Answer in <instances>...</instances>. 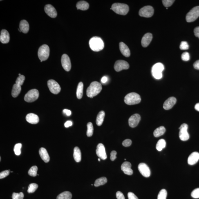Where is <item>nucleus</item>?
I'll return each instance as SVG.
<instances>
[{"mask_svg": "<svg viewBox=\"0 0 199 199\" xmlns=\"http://www.w3.org/2000/svg\"><path fill=\"white\" fill-rule=\"evenodd\" d=\"M83 89H84V84L82 82H80L78 84L77 88V99H80L82 97Z\"/></svg>", "mask_w": 199, "mask_h": 199, "instance_id": "obj_32", "label": "nucleus"}, {"mask_svg": "<svg viewBox=\"0 0 199 199\" xmlns=\"http://www.w3.org/2000/svg\"><path fill=\"white\" fill-rule=\"evenodd\" d=\"M108 80L107 77H106V76H104V77H103L102 78V79H101V82H102V83L105 84V83L107 82Z\"/></svg>", "mask_w": 199, "mask_h": 199, "instance_id": "obj_56", "label": "nucleus"}, {"mask_svg": "<svg viewBox=\"0 0 199 199\" xmlns=\"http://www.w3.org/2000/svg\"><path fill=\"white\" fill-rule=\"evenodd\" d=\"M105 115V113L103 111L100 112L97 116L96 122L98 126H101L103 124Z\"/></svg>", "mask_w": 199, "mask_h": 199, "instance_id": "obj_30", "label": "nucleus"}, {"mask_svg": "<svg viewBox=\"0 0 199 199\" xmlns=\"http://www.w3.org/2000/svg\"><path fill=\"white\" fill-rule=\"evenodd\" d=\"M194 35L196 37H198L199 39V26L196 27L194 29Z\"/></svg>", "mask_w": 199, "mask_h": 199, "instance_id": "obj_52", "label": "nucleus"}, {"mask_svg": "<svg viewBox=\"0 0 199 199\" xmlns=\"http://www.w3.org/2000/svg\"><path fill=\"white\" fill-rule=\"evenodd\" d=\"M193 66L195 69L199 70V60L195 61L193 64Z\"/></svg>", "mask_w": 199, "mask_h": 199, "instance_id": "obj_53", "label": "nucleus"}, {"mask_svg": "<svg viewBox=\"0 0 199 199\" xmlns=\"http://www.w3.org/2000/svg\"><path fill=\"white\" fill-rule=\"evenodd\" d=\"M124 102L129 105L139 104L141 102L140 95L136 93H128L124 98Z\"/></svg>", "mask_w": 199, "mask_h": 199, "instance_id": "obj_4", "label": "nucleus"}, {"mask_svg": "<svg viewBox=\"0 0 199 199\" xmlns=\"http://www.w3.org/2000/svg\"><path fill=\"white\" fill-rule=\"evenodd\" d=\"M48 88L52 93L57 95L61 91V88L58 83L54 80L51 79L48 81Z\"/></svg>", "mask_w": 199, "mask_h": 199, "instance_id": "obj_11", "label": "nucleus"}, {"mask_svg": "<svg viewBox=\"0 0 199 199\" xmlns=\"http://www.w3.org/2000/svg\"><path fill=\"white\" fill-rule=\"evenodd\" d=\"M73 124L72 122L70 121H68L65 123L64 126L66 128H68L69 126H71Z\"/></svg>", "mask_w": 199, "mask_h": 199, "instance_id": "obj_54", "label": "nucleus"}, {"mask_svg": "<svg viewBox=\"0 0 199 199\" xmlns=\"http://www.w3.org/2000/svg\"><path fill=\"white\" fill-rule=\"evenodd\" d=\"M21 91V86L17 84H14L13 87L12 95L13 97H16L18 96Z\"/></svg>", "mask_w": 199, "mask_h": 199, "instance_id": "obj_28", "label": "nucleus"}, {"mask_svg": "<svg viewBox=\"0 0 199 199\" xmlns=\"http://www.w3.org/2000/svg\"><path fill=\"white\" fill-rule=\"evenodd\" d=\"M19 76H21V74H20V73L19 74Z\"/></svg>", "mask_w": 199, "mask_h": 199, "instance_id": "obj_59", "label": "nucleus"}, {"mask_svg": "<svg viewBox=\"0 0 199 199\" xmlns=\"http://www.w3.org/2000/svg\"><path fill=\"white\" fill-rule=\"evenodd\" d=\"M119 50L123 55L126 57H129L130 56V51L129 48L124 43L120 42L119 44Z\"/></svg>", "mask_w": 199, "mask_h": 199, "instance_id": "obj_23", "label": "nucleus"}, {"mask_svg": "<svg viewBox=\"0 0 199 199\" xmlns=\"http://www.w3.org/2000/svg\"><path fill=\"white\" fill-rule=\"evenodd\" d=\"M19 29L23 33H28L29 30V25L26 20H23L21 21L19 24Z\"/></svg>", "mask_w": 199, "mask_h": 199, "instance_id": "obj_26", "label": "nucleus"}, {"mask_svg": "<svg viewBox=\"0 0 199 199\" xmlns=\"http://www.w3.org/2000/svg\"><path fill=\"white\" fill-rule=\"evenodd\" d=\"M107 180L106 177H102L97 179L95 181L94 186L95 187H99V186L104 185L107 183Z\"/></svg>", "mask_w": 199, "mask_h": 199, "instance_id": "obj_34", "label": "nucleus"}, {"mask_svg": "<svg viewBox=\"0 0 199 199\" xmlns=\"http://www.w3.org/2000/svg\"><path fill=\"white\" fill-rule=\"evenodd\" d=\"M141 118L140 115L139 114H135L132 115L130 118L128 122H129V126L132 128L136 127L137 125L139 123L141 120Z\"/></svg>", "mask_w": 199, "mask_h": 199, "instance_id": "obj_16", "label": "nucleus"}, {"mask_svg": "<svg viewBox=\"0 0 199 199\" xmlns=\"http://www.w3.org/2000/svg\"><path fill=\"white\" fill-rule=\"evenodd\" d=\"M9 34L6 30L3 29L1 31L0 36V41L3 44H7L10 41Z\"/></svg>", "mask_w": 199, "mask_h": 199, "instance_id": "obj_22", "label": "nucleus"}, {"mask_svg": "<svg viewBox=\"0 0 199 199\" xmlns=\"http://www.w3.org/2000/svg\"><path fill=\"white\" fill-rule=\"evenodd\" d=\"M128 199H139L134 193L132 192H129L128 193Z\"/></svg>", "mask_w": 199, "mask_h": 199, "instance_id": "obj_50", "label": "nucleus"}, {"mask_svg": "<svg viewBox=\"0 0 199 199\" xmlns=\"http://www.w3.org/2000/svg\"><path fill=\"white\" fill-rule=\"evenodd\" d=\"M167 196V191L165 189H162L159 193L157 199H166Z\"/></svg>", "mask_w": 199, "mask_h": 199, "instance_id": "obj_39", "label": "nucleus"}, {"mask_svg": "<svg viewBox=\"0 0 199 199\" xmlns=\"http://www.w3.org/2000/svg\"><path fill=\"white\" fill-rule=\"evenodd\" d=\"M164 69V66L162 63H157L152 68V73L154 77L157 79H160L162 77L163 71Z\"/></svg>", "mask_w": 199, "mask_h": 199, "instance_id": "obj_6", "label": "nucleus"}, {"mask_svg": "<svg viewBox=\"0 0 199 199\" xmlns=\"http://www.w3.org/2000/svg\"><path fill=\"white\" fill-rule=\"evenodd\" d=\"M117 152L116 151H113L111 152V156H110V159L112 161H114L117 158L116 155Z\"/></svg>", "mask_w": 199, "mask_h": 199, "instance_id": "obj_51", "label": "nucleus"}, {"mask_svg": "<svg viewBox=\"0 0 199 199\" xmlns=\"http://www.w3.org/2000/svg\"><path fill=\"white\" fill-rule=\"evenodd\" d=\"M73 157L76 162H79L81 160V152L80 149L78 147L74 148Z\"/></svg>", "mask_w": 199, "mask_h": 199, "instance_id": "obj_29", "label": "nucleus"}, {"mask_svg": "<svg viewBox=\"0 0 199 199\" xmlns=\"http://www.w3.org/2000/svg\"><path fill=\"white\" fill-rule=\"evenodd\" d=\"M131 164L130 162H125L121 166V169L126 175H131L133 174V170L131 169Z\"/></svg>", "mask_w": 199, "mask_h": 199, "instance_id": "obj_19", "label": "nucleus"}, {"mask_svg": "<svg viewBox=\"0 0 199 199\" xmlns=\"http://www.w3.org/2000/svg\"><path fill=\"white\" fill-rule=\"evenodd\" d=\"M63 112L65 114H66V115L68 116H70L71 115V111L70 110L64 109L63 110Z\"/></svg>", "mask_w": 199, "mask_h": 199, "instance_id": "obj_55", "label": "nucleus"}, {"mask_svg": "<svg viewBox=\"0 0 199 199\" xmlns=\"http://www.w3.org/2000/svg\"><path fill=\"white\" fill-rule=\"evenodd\" d=\"M102 89V86L100 83L96 81L92 82L87 89V96L88 97L93 98L98 95Z\"/></svg>", "mask_w": 199, "mask_h": 199, "instance_id": "obj_1", "label": "nucleus"}, {"mask_svg": "<svg viewBox=\"0 0 199 199\" xmlns=\"http://www.w3.org/2000/svg\"><path fill=\"white\" fill-rule=\"evenodd\" d=\"M10 172L9 170H6L0 173V178L2 179L5 178L9 174Z\"/></svg>", "mask_w": 199, "mask_h": 199, "instance_id": "obj_47", "label": "nucleus"}, {"mask_svg": "<svg viewBox=\"0 0 199 199\" xmlns=\"http://www.w3.org/2000/svg\"><path fill=\"white\" fill-rule=\"evenodd\" d=\"M78 10L80 9L82 10H88L89 7V5L85 1H80L78 2L76 5Z\"/></svg>", "mask_w": 199, "mask_h": 199, "instance_id": "obj_27", "label": "nucleus"}, {"mask_svg": "<svg viewBox=\"0 0 199 199\" xmlns=\"http://www.w3.org/2000/svg\"><path fill=\"white\" fill-rule=\"evenodd\" d=\"M38 185L37 184L32 183L28 186V192L29 193H33L37 189Z\"/></svg>", "mask_w": 199, "mask_h": 199, "instance_id": "obj_38", "label": "nucleus"}, {"mask_svg": "<svg viewBox=\"0 0 199 199\" xmlns=\"http://www.w3.org/2000/svg\"><path fill=\"white\" fill-rule=\"evenodd\" d=\"M72 194L69 191H64L59 194L57 197V199H71Z\"/></svg>", "mask_w": 199, "mask_h": 199, "instance_id": "obj_33", "label": "nucleus"}, {"mask_svg": "<svg viewBox=\"0 0 199 199\" xmlns=\"http://www.w3.org/2000/svg\"><path fill=\"white\" fill-rule=\"evenodd\" d=\"M12 199H23L24 198V194L22 192L19 193H13Z\"/></svg>", "mask_w": 199, "mask_h": 199, "instance_id": "obj_42", "label": "nucleus"}, {"mask_svg": "<svg viewBox=\"0 0 199 199\" xmlns=\"http://www.w3.org/2000/svg\"><path fill=\"white\" fill-rule=\"evenodd\" d=\"M21 147H22V145L21 143L16 144L14 146V151L16 155L19 156L21 155Z\"/></svg>", "mask_w": 199, "mask_h": 199, "instance_id": "obj_40", "label": "nucleus"}, {"mask_svg": "<svg viewBox=\"0 0 199 199\" xmlns=\"http://www.w3.org/2000/svg\"><path fill=\"white\" fill-rule=\"evenodd\" d=\"M26 120L29 123L37 124L39 122L38 116L33 113H29L26 115Z\"/></svg>", "mask_w": 199, "mask_h": 199, "instance_id": "obj_24", "label": "nucleus"}, {"mask_svg": "<svg viewBox=\"0 0 199 199\" xmlns=\"http://www.w3.org/2000/svg\"><path fill=\"white\" fill-rule=\"evenodd\" d=\"M44 10L46 13L51 18H55L57 15V13L54 7L50 4L46 5Z\"/></svg>", "mask_w": 199, "mask_h": 199, "instance_id": "obj_17", "label": "nucleus"}, {"mask_svg": "<svg viewBox=\"0 0 199 199\" xmlns=\"http://www.w3.org/2000/svg\"><path fill=\"white\" fill-rule=\"evenodd\" d=\"M98 161H100V158L98 159Z\"/></svg>", "mask_w": 199, "mask_h": 199, "instance_id": "obj_58", "label": "nucleus"}, {"mask_svg": "<svg viewBox=\"0 0 199 199\" xmlns=\"http://www.w3.org/2000/svg\"><path fill=\"white\" fill-rule=\"evenodd\" d=\"M191 196L193 198H199V188L193 190L191 193Z\"/></svg>", "mask_w": 199, "mask_h": 199, "instance_id": "obj_44", "label": "nucleus"}, {"mask_svg": "<svg viewBox=\"0 0 199 199\" xmlns=\"http://www.w3.org/2000/svg\"><path fill=\"white\" fill-rule=\"evenodd\" d=\"M163 4L164 6L166 8H168L171 6L173 5L175 1L173 0H163L162 1Z\"/></svg>", "mask_w": 199, "mask_h": 199, "instance_id": "obj_43", "label": "nucleus"}, {"mask_svg": "<svg viewBox=\"0 0 199 199\" xmlns=\"http://www.w3.org/2000/svg\"><path fill=\"white\" fill-rule=\"evenodd\" d=\"M180 48L181 50H187L189 49V46L188 43L185 41H182L180 46Z\"/></svg>", "mask_w": 199, "mask_h": 199, "instance_id": "obj_45", "label": "nucleus"}, {"mask_svg": "<svg viewBox=\"0 0 199 199\" xmlns=\"http://www.w3.org/2000/svg\"><path fill=\"white\" fill-rule=\"evenodd\" d=\"M96 153L97 156L102 160H106L107 158L105 148L102 144H99L98 145L96 150Z\"/></svg>", "mask_w": 199, "mask_h": 199, "instance_id": "obj_14", "label": "nucleus"}, {"mask_svg": "<svg viewBox=\"0 0 199 199\" xmlns=\"http://www.w3.org/2000/svg\"><path fill=\"white\" fill-rule=\"evenodd\" d=\"M61 61L64 69L66 71H69L71 68V64L69 56L66 54H63L61 57Z\"/></svg>", "mask_w": 199, "mask_h": 199, "instance_id": "obj_13", "label": "nucleus"}, {"mask_svg": "<svg viewBox=\"0 0 199 199\" xmlns=\"http://www.w3.org/2000/svg\"><path fill=\"white\" fill-rule=\"evenodd\" d=\"M116 195L117 199H125L124 194L121 191H117Z\"/></svg>", "mask_w": 199, "mask_h": 199, "instance_id": "obj_49", "label": "nucleus"}, {"mask_svg": "<svg viewBox=\"0 0 199 199\" xmlns=\"http://www.w3.org/2000/svg\"><path fill=\"white\" fill-rule=\"evenodd\" d=\"M195 109L197 110V111H199V103L195 105Z\"/></svg>", "mask_w": 199, "mask_h": 199, "instance_id": "obj_57", "label": "nucleus"}, {"mask_svg": "<svg viewBox=\"0 0 199 199\" xmlns=\"http://www.w3.org/2000/svg\"><path fill=\"white\" fill-rule=\"evenodd\" d=\"M199 17V6L194 7L188 13L186 16L187 22H192Z\"/></svg>", "mask_w": 199, "mask_h": 199, "instance_id": "obj_7", "label": "nucleus"}, {"mask_svg": "<svg viewBox=\"0 0 199 199\" xmlns=\"http://www.w3.org/2000/svg\"><path fill=\"white\" fill-rule=\"evenodd\" d=\"M138 169L140 173L143 176L148 177L151 175V171L147 164L145 163H141L139 164Z\"/></svg>", "mask_w": 199, "mask_h": 199, "instance_id": "obj_15", "label": "nucleus"}, {"mask_svg": "<svg viewBox=\"0 0 199 199\" xmlns=\"http://www.w3.org/2000/svg\"><path fill=\"white\" fill-rule=\"evenodd\" d=\"M94 128L93 124L91 122H88L87 124V135L88 137H91L93 133Z\"/></svg>", "mask_w": 199, "mask_h": 199, "instance_id": "obj_36", "label": "nucleus"}, {"mask_svg": "<svg viewBox=\"0 0 199 199\" xmlns=\"http://www.w3.org/2000/svg\"><path fill=\"white\" fill-rule=\"evenodd\" d=\"M177 100L175 97H171L169 98L164 102L163 107L166 110L171 109L176 103Z\"/></svg>", "mask_w": 199, "mask_h": 199, "instance_id": "obj_18", "label": "nucleus"}, {"mask_svg": "<svg viewBox=\"0 0 199 199\" xmlns=\"http://www.w3.org/2000/svg\"><path fill=\"white\" fill-rule=\"evenodd\" d=\"M153 8L151 6H147L143 7L139 11V14L141 17L146 18L151 17L153 15Z\"/></svg>", "mask_w": 199, "mask_h": 199, "instance_id": "obj_9", "label": "nucleus"}, {"mask_svg": "<svg viewBox=\"0 0 199 199\" xmlns=\"http://www.w3.org/2000/svg\"><path fill=\"white\" fill-rule=\"evenodd\" d=\"M166 146V142L164 139H160L157 142L156 145V148L157 151H161L163 148H165Z\"/></svg>", "mask_w": 199, "mask_h": 199, "instance_id": "obj_35", "label": "nucleus"}, {"mask_svg": "<svg viewBox=\"0 0 199 199\" xmlns=\"http://www.w3.org/2000/svg\"><path fill=\"white\" fill-rule=\"evenodd\" d=\"M182 59L184 61H188L190 59L189 54L188 52H184L182 55Z\"/></svg>", "mask_w": 199, "mask_h": 199, "instance_id": "obj_46", "label": "nucleus"}, {"mask_svg": "<svg viewBox=\"0 0 199 199\" xmlns=\"http://www.w3.org/2000/svg\"><path fill=\"white\" fill-rule=\"evenodd\" d=\"M111 9L120 15H126L129 10L128 5L124 3H115L112 5Z\"/></svg>", "mask_w": 199, "mask_h": 199, "instance_id": "obj_3", "label": "nucleus"}, {"mask_svg": "<svg viewBox=\"0 0 199 199\" xmlns=\"http://www.w3.org/2000/svg\"><path fill=\"white\" fill-rule=\"evenodd\" d=\"M199 160V153L197 152H193L191 153L188 157V163L190 165H193L197 163Z\"/></svg>", "mask_w": 199, "mask_h": 199, "instance_id": "obj_21", "label": "nucleus"}, {"mask_svg": "<svg viewBox=\"0 0 199 199\" xmlns=\"http://www.w3.org/2000/svg\"><path fill=\"white\" fill-rule=\"evenodd\" d=\"M38 167L37 166H32L28 171V175L32 177H36L37 175Z\"/></svg>", "mask_w": 199, "mask_h": 199, "instance_id": "obj_37", "label": "nucleus"}, {"mask_svg": "<svg viewBox=\"0 0 199 199\" xmlns=\"http://www.w3.org/2000/svg\"><path fill=\"white\" fill-rule=\"evenodd\" d=\"M25 79V77L24 75H21L17 77L16 81V84L20 86H22L24 83Z\"/></svg>", "mask_w": 199, "mask_h": 199, "instance_id": "obj_41", "label": "nucleus"}, {"mask_svg": "<svg viewBox=\"0 0 199 199\" xmlns=\"http://www.w3.org/2000/svg\"><path fill=\"white\" fill-rule=\"evenodd\" d=\"M152 38L153 36L151 33H147L145 34L141 40V44L142 47H146L149 46L151 42Z\"/></svg>", "mask_w": 199, "mask_h": 199, "instance_id": "obj_20", "label": "nucleus"}, {"mask_svg": "<svg viewBox=\"0 0 199 199\" xmlns=\"http://www.w3.org/2000/svg\"><path fill=\"white\" fill-rule=\"evenodd\" d=\"M39 95V92L37 90H31L25 95L24 97V100L28 103L34 102L38 99Z\"/></svg>", "mask_w": 199, "mask_h": 199, "instance_id": "obj_8", "label": "nucleus"}, {"mask_svg": "<svg viewBox=\"0 0 199 199\" xmlns=\"http://www.w3.org/2000/svg\"><path fill=\"white\" fill-rule=\"evenodd\" d=\"M90 47L94 51L98 52L102 50L104 47V43L100 38L94 37L90 39Z\"/></svg>", "mask_w": 199, "mask_h": 199, "instance_id": "obj_2", "label": "nucleus"}, {"mask_svg": "<svg viewBox=\"0 0 199 199\" xmlns=\"http://www.w3.org/2000/svg\"><path fill=\"white\" fill-rule=\"evenodd\" d=\"M166 132V129L163 126L157 128L154 131L153 135L155 137H158L163 135Z\"/></svg>", "mask_w": 199, "mask_h": 199, "instance_id": "obj_31", "label": "nucleus"}, {"mask_svg": "<svg viewBox=\"0 0 199 199\" xmlns=\"http://www.w3.org/2000/svg\"><path fill=\"white\" fill-rule=\"evenodd\" d=\"M188 128V126L186 124H182L179 128L180 130L179 137L182 141H187L190 138V135L187 131Z\"/></svg>", "mask_w": 199, "mask_h": 199, "instance_id": "obj_10", "label": "nucleus"}, {"mask_svg": "<svg viewBox=\"0 0 199 199\" xmlns=\"http://www.w3.org/2000/svg\"><path fill=\"white\" fill-rule=\"evenodd\" d=\"M122 144L125 147H128L131 145L132 141L131 139H126L123 142Z\"/></svg>", "mask_w": 199, "mask_h": 199, "instance_id": "obj_48", "label": "nucleus"}, {"mask_svg": "<svg viewBox=\"0 0 199 199\" xmlns=\"http://www.w3.org/2000/svg\"><path fill=\"white\" fill-rule=\"evenodd\" d=\"M39 154L41 159L45 162L48 163L50 161V158L47 151L44 148H41L39 150Z\"/></svg>", "mask_w": 199, "mask_h": 199, "instance_id": "obj_25", "label": "nucleus"}, {"mask_svg": "<svg viewBox=\"0 0 199 199\" xmlns=\"http://www.w3.org/2000/svg\"><path fill=\"white\" fill-rule=\"evenodd\" d=\"M50 48L48 45L44 44L39 48L38 52V57L40 60L45 61L48 59L50 55Z\"/></svg>", "mask_w": 199, "mask_h": 199, "instance_id": "obj_5", "label": "nucleus"}, {"mask_svg": "<svg viewBox=\"0 0 199 199\" xmlns=\"http://www.w3.org/2000/svg\"><path fill=\"white\" fill-rule=\"evenodd\" d=\"M129 68V64L126 61L122 60H119L116 61L114 66V68L117 72L121 71L124 69H128Z\"/></svg>", "mask_w": 199, "mask_h": 199, "instance_id": "obj_12", "label": "nucleus"}]
</instances>
